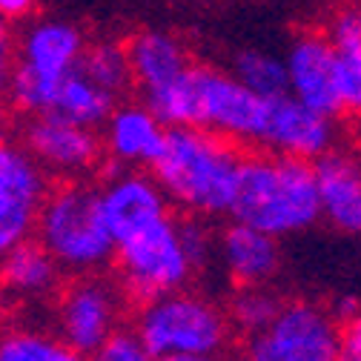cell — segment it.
<instances>
[{
    "instance_id": "obj_1",
    "label": "cell",
    "mask_w": 361,
    "mask_h": 361,
    "mask_svg": "<svg viewBox=\"0 0 361 361\" xmlns=\"http://www.w3.org/2000/svg\"><path fill=\"white\" fill-rule=\"evenodd\" d=\"M238 144L204 126H166V138L149 172L166 198L192 215H230L238 172Z\"/></svg>"
},
{
    "instance_id": "obj_2",
    "label": "cell",
    "mask_w": 361,
    "mask_h": 361,
    "mask_svg": "<svg viewBox=\"0 0 361 361\" xmlns=\"http://www.w3.org/2000/svg\"><path fill=\"white\" fill-rule=\"evenodd\" d=\"M164 126H204L235 144L261 147L269 101L255 95L233 72L192 63L175 83L144 95Z\"/></svg>"
},
{
    "instance_id": "obj_3",
    "label": "cell",
    "mask_w": 361,
    "mask_h": 361,
    "mask_svg": "<svg viewBox=\"0 0 361 361\" xmlns=\"http://www.w3.org/2000/svg\"><path fill=\"white\" fill-rule=\"evenodd\" d=\"M230 215L276 238L315 227L322 218L315 164L269 149L244 155Z\"/></svg>"
},
{
    "instance_id": "obj_4",
    "label": "cell",
    "mask_w": 361,
    "mask_h": 361,
    "mask_svg": "<svg viewBox=\"0 0 361 361\" xmlns=\"http://www.w3.org/2000/svg\"><path fill=\"white\" fill-rule=\"evenodd\" d=\"M35 238L58 258L66 273L75 276L95 273L118 252V241L104 218L101 187L86 180H66L52 187L40 209Z\"/></svg>"
},
{
    "instance_id": "obj_5",
    "label": "cell",
    "mask_w": 361,
    "mask_h": 361,
    "mask_svg": "<svg viewBox=\"0 0 361 361\" xmlns=\"http://www.w3.org/2000/svg\"><path fill=\"white\" fill-rule=\"evenodd\" d=\"M89 47L72 20L37 18L18 35V63L9 80V104L23 115H47L58 86L80 66Z\"/></svg>"
},
{
    "instance_id": "obj_6",
    "label": "cell",
    "mask_w": 361,
    "mask_h": 361,
    "mask_svg": "<svg viewBox=\"0 0 361 361\" xmlns=\"http://www.w3.org/2000/svg\"><path fill=\"white\" fill-rule=\"evenodd\" d=\"M135 330L158 358L172 353L218 355L230 344L233 319L215 301L187 290H175L141 304Z\"/></svg>"
},
{
    "instance_id": "obj_7",
    "label": "cell",
    "mask_w": 361,
    "mask_h": 361,
    "mask_svg": "<svg viewBox=\"0 0 361 361\" xmlns=\"http://www.w3.org/2000/svg\"><path fill=\"white\" fill-rule=\"evenodd\" d=\"M115 264L123 293L141 304L164 293L184 290L195 273L184 244H180L178 221L172 215L121 241Z\"/></svg>"
},
{
    "instance_id": "obj_8",
    "label": "cell",
    "mask_w": 361,
    "mask_h": 361,
    "mask_svg": "<svg viewBox=\"0 0 361 361\" xmlns=\"http://www.w3.org/2000/svg\"><path fill=\"white\" fill-rule=\"evenodd\" d=\"M338 322L312 301H290L255 336H247V361H338Z\"/></svg>"
},
{
    "instance_id": "obj_9",
    "label": "cell",
    "mask_w": 361,
    "mask_h": 361,
    "mask_svg": "<svg viewBox=\"0 0 361 361\" xmlns=\"http://www.w3.org/2000/svg\"><path fill=\"white\" fill-rule=\"evenodd\" d=\"M49 192V172L23 144H0V255L35 235Z\"/></svg>"
},
{
    "instance_id": "obj_10",
    "label": "cell",
    "mask_w": 361,
    "mask_h": 361,
    "mask_svg": "<svg viewBox=\"0 0 361 361\" xmlns=\"http://www.w3.org/2000/svg\"><path fill=\"white\" fill-rule=\"evenodd\" d=\"M23 147L37 158L49 175L78 178L92 172L104 161V135L61 115H32L23 126Z\"/></svg>"
},
{
    "instance_id": "obj_11",
    "label": "cell",
    "mask_w": 361,
    "mask_h": 361,
    "mask_svg": "<svg viewBox=\"0 0 361 361\" xmlns=\"http://www.w3.org/2000/svg\"><path fill=\"white\" fill-rule=\"evenodd\" d=\"M169 198L164 187L149 172H138L132 166H121L115 161L106 164V184L101 187V207L104 218L115 241H126L161 218L169 215Z\"/></svg>"
},
{
    "instance_id": "obj_12",
    "label": "cell",
    "mask_w": 361,
    "mask_h": 361,
    "mask_svg": "<svg viewBox=\"0 0 361 361\" xmlns=\"http://www.w3.org/2000/svg\"><path fill=\"white\" fill-rule=\"evenodd\" d=\"M118 290L104 279H78L58 301L55 327L58 336L78 353L92 355L118 330Z\"/></svg>"
},
{
    "instance_id": "obj_13",
    "label": "cell",
    "mask_w": 361,
    "mask_h": 361,
    "mask_svg": "<svg viewBox=\"0 0 361 361\" xmlns=\"http://www.w3.org/2000/svg\"><path fill=\"white\" fill-rule=\"evenodd\" d=\"M261 149L319 161L322 155L336 149V118L310 109L293 95L273 98Z\"/></svg>"
},
{
    "instance_id": "obj_14",
    "label": "cell",
    "mask_w": 361,
    "mask_h": 361,
    "mask_svg": "<svg viewBox=\"0 0 361 361\" xmlns=\"http://www.w3.org/2000/svg\"><path fill=\"white\" fill-rule=\"evenodd\" d=\"M287 75H290V95L307 104L310 109L322 115H341V98H338V80H336V63L338 49L333 47L330 35L307 32L295 37V43L287 52Z\"/></svg>"
},
{
    "instance_id": "obj_15",
    "label": "cell",
    "mask_w": 361,
    "mask_h": 361,
    "mask_svg": "<svg viewBox=\"0 0 361 361\" xmlns=\"http://www.w3.org/2000/svg\"><path fill=\"white\" fill-rule=\"evenodd\" d=\"M218 261L238 287H261L279 273V238L250 224L233 221L218 233Z\"/></svg>"
},
{
    "instance_id": "obj_16",
    "label": "cell",
    "mask_w": 361,
    "mask_h": 361,
    "mask_svg": "<svg viewBox=\"0 0 361 361\" xmlns=\"http://www.w3.org/2000/svg\"><path fill=\"white\" fill-rule=\"evenodd\" d=\"M315 164L322 218L347 235H361V161L350 152L330 149Z\"/></svg>"
},
{
    "instance_id": "obj_17",
    "label": "cell",
    "mask_w": 361,
    "mask_h": 361,
    "mask_svg": "<svg viewBox=\"0 0 361 361\" xmlns=\"http://www.w3.org/2000/svg\"><path fill=\"white\" fill-rule=\"evenodd\" d=\"M166 126L144 104H118L109 121L104 123L106 158L121 166H149L161 152Z\"/></svg>"
},
{
    "instance_id": "obj_18",
    "label": "cell",
    "mask_w": 361,
    "mask_h": 361,
    "mask_svg": "<svg viewBox=\"0 0 361 361\" xmlns=\"http://www.w3.org/2000/svg\"><path fill=\"white\" fill-rule=\"evenodd\" d=\"M126 52L135 75V86L144 95L175 83L184 75L192 61L184 40L166 29H141L126 40Z\"/></svg>"
},
{
    "instance_id": "obj_19",
    "label": "cell",
    "mask_w": 361,
    "mask_h": 361,
    "mask_svg": "<svg viewBox=\"0 0 361 361\" xmlns=\"http://www.w3.org/2000/svg\"><path fill=\"white\" fill-rule=\"evenodd\" d=\"M61 269L58 258L37 238H26L0 255V284L15 295L37 298L58 287Z\"/></svg>"
},
{
    "instance_id": "obj_20",
    "label": "cell",
    "mask_w": 361,
    "mask_h": 361,
    "mask_svg": "<svg viewBox=\"0 0 361 361\" xmlns=\"http://www.w3.org/2000/svg\"><path fill=\"white\" fill-rule=\"evenodd\" d=\"M118 98L109 95L106 89H101L92 78H86L83 69L78 66L55 92V101L49 106L52 115H61L66 121H75L80 126H92L101 129L109 115L115 112Z\"/></svg>"
},
{
    "instance_id": "obj_21",
    "label": "cell",
    "mask_w": 361,
    "mask_h": 361,
    "mask_svg": "<svg viewBox=\"0 0 361 361\" xmlns=\"http://www.w3.org/2000/svg\"><path fill=\"white\" fill-rule=\"evenodd\" d=\"M0 361H89L58 333L35 327H6L0 330Z\"/></svg>"
},
{
    "instance_id": "obj_22",
    "label": "cell",
    "mask_w": 361,
    "mask_h": 361,
    "mask_svg": "<svg viewBox=\"0 0 361 361\" xmlns=\"http://www.w3.org/2000/svg\"><path fill=\"white\" fill-rule=\"evenodd\" d=\"M80 69L86 78H92L101 89H106V92L115 98H123L135 86L126 43H118V40L89 43L86 52H83V61H80Z\"/></svg>"
},
{
    "instance_id": "obj_23",
    "label": "cell",
    "mask_w": 361,
    "mask_h": 361,
    "mask_svg": "<svg viewBox=\"0 0 361 361\" xmlns=\"http://www.w3.org/2000/svg\"><path fill=\"white\" fill-rule=\"evenodd\" d=\"M233 75L250 86L255 95L273 101L281 95H290V75L287 61L269 55L264 49H241L233 58Z\"/></svg>"
},
{
    "instance_id": "obj_24",
    "label": "cell",
    "mask_w": 361,
    "mask_h": 361,
    "mask_svg": "<svg viewBox=\"0 0 361 361\" xmlns=\"http://www.w3.org/2000/svg\"><path fill=\"white\" fill-rule=\"evenodd\" d=\"M281 307H284V301L261 284V287H238L227 312H230L235 330H241L244 336H255L264 327L273 324Z\"/></svg>"
},
{
    "instance_id": "obj_25",
    "label": "cell",
    "mask_w": 361,
    "mask_h": 361,
    "mask_svg": "<svg viewBox=\"0 0 361 361\" xmlns=\"http://www.w3.org/2000/svg\"><path fill=\"white\" fill-rule=\"evenodd\" d=\"M336 80H338L341 115L361 118V43L347 47V49H338Z\"/></svg>"
},
{
    "instance_id": "obj_26",
    "label": "cell",
    "mask_w": 361,
    "mask_h": 361,
    "mask_svg": "<svg viewBox=\"0 0 361 361\" xmlns=\"http://www.w3.org/2000/svg\"><path fill=\"white\" fill-rule=\"evenodd\" d=\"M178 233H180V244H184L195 273H201V269L218 258V238L215 233L207 227L204 215H187V218H178Z\"/></svg>"
},
{
    "instance_id": "obj_27",
    "label": "cell",
    "mask_w": 361,
    "mask_h": 361,
    "mask_svg": "<svg viewBox=\"0 0 361 361\" xmlns=\"http://www.w3.org/2000/svg\"><path fill=\"white\" fill-rule=\"evenodd\" d=\"M89 361H158V355L149 350V344L141 338L138 330L118 327L92 355Z\"/></svg>"
},
{
    "instance_id": "obj_28",
    "label": "cell",
    "mask_w": 361,
    "mask_h": 361,
    "mask_svg": "<svg viewBox=\"0 0 361 361\" xmlns=\"http://www.w3.org/2000/svg\"><path fill=\"white\" fill-rule=\"evenodd\" d=\"M330 40L336 49H347L361 43V6H350L344 12H338L330 23Z\"/></svg>"
},
{
    "instance_id": "obj_29",
    "label": "cell",
    "mask_w": 361,
    "mask_h": 361,
    "mask_svg": "<svg viewBox=\"0 0 361 361\" xmlns=\"http://www.w3.org/2000/svg\"><path fill=\"white\" fill-rule=\"evenodd\" d=\"M15 63H18V37H15L12 20L0 15V98L9 92Z\"/></svg>"
},
{
    "instance_id": "obj_30",
    "label": "cell",
    "mask_w": 361,
    "mask_h": 361,
    "mask_svg": "<svg viewBox=\"0 0 361 361\" xmlns=\"http://www.w3.org/2000/svg\"><path fill=\"white\" fill-rule=\"evenodd\" d=\"M338 324V361H361V310Z\"/></svg>"
},
{
    "instance_id": "obj_31",
    "label": "cell",
    "mask_w": 361,
    "mask_h": 361,
    "mask_svg": "<svg viewBox=\"0 0 361 361\" xmlns=\"http://www.w3.org/2000/svg\"><path fill=\"white\" fill-rule=\"evenodd\" d=\"M35 4L37 0H0V15L9 18L12 23H18L35 12Z\"/></svg>"
},
{
    "instance_id": "obj_32",
    "label": "cell",
    "mask_w": 361,
    "mask_h": 361,
    "mask_svg": "<svg viewBox=\"0 0 361 361\" xmlns=\"http://www.w3.org/2000/svg\"><path fill=\"white\" fill-rule=\"evenodd\" d=\"M158 361H221L212 353H172V355H161Z\"/></svg>"
},
{
    "instance_id": "obj_33",
    "label": "cell",
    "mask_w": 361,
    "mask_h": 361,
    "mask_svg": "<svg viewBox=\"0 0 361 361\" xmlns=\"http://www.w3.org/2000/svg\"><path fill=\"white\" fill-rule=\"evenodd\" d=\"M6 126H9L6 123V115H4V109H0V144L6 141Z\"/></svg>"
}]
</instances>
